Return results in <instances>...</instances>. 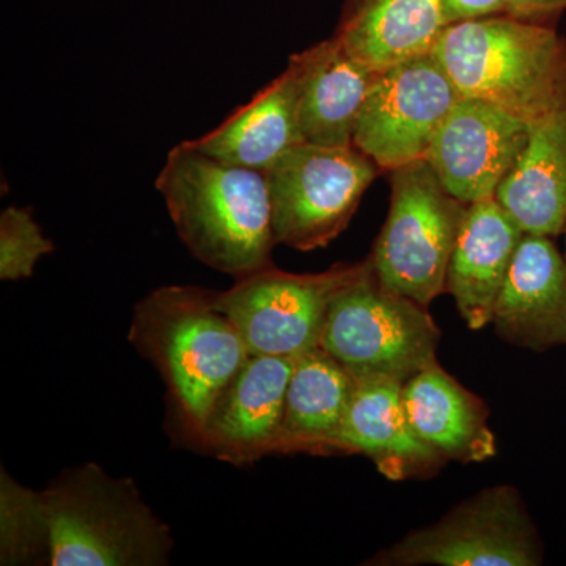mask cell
Returning <instances> with one entry per match:
<instances>
[{"mask_svg": "<svg viewBox=\"0 0 566 566\" xmlns=\"http://www.w3.org/2000/svg\"><path fill=\"white\" fill-rule=\"evenodd\" d=\"M155 185L199 262L233 279L273 266L277 243L264 172L219 161L182 140L167 153Z\"/></svg>", "mask_w": 566, "mask_h": 566, "instance_id": "obj_1", "label": "cell"}, {"mask_svg": "<svg viewBox=\"0 0 566 566\" xmlns=\"http://www.w3.org/2000/svg\"><path fill=\"white\" fill-rule=\"evenodd\" d=\"M461 96L534 123L566 98V39L556 25L488 14L450 22L434 44Z\"/></svg>", "mask_w": 566, "mask_h": 566, "instance_id": "obj_2", "label": "cell"}, {"mask_svg": "<svg viewBox=\"0 0 566 566\" xmlns=\"http://www.w3.org/2000/svg\"><path fill=\"white\" fill-rule=\"evenodd\" d=\"M129 340L159 368L197 441L216 401L251 356L240 331L216 305V292L191 285L161 286L139 301Z\"/></svg>", "mask_w": 566, "mask_h": 566, "instance_id": "obj_3", "label": "cell"}, {"mask_svg": "<svg viewBox=\"0 0 566 566\" xmlns=\"http://www.w3.org/2000/svg\"><path fill=\"white\" fill-rule=\"evenodd\" d=\"M46 565L161 566L174 549L170 528L132 480L87 463L41 491Z\"/></svg>", "mask_w": 566, "mask_h": 566, "instance_id": "obj_4", "label": "cell"}, {"mask_svg": "<svg viewBox=\"0 0 566 566\" xmlns=\"http://www.w3.org/2000/svg\"><path fill=\"white\" fill-rule=\"evenodd\" d=\"M427 308L386 289L364 260L334 297L319 346L354 378L406 382L438 363L441 329Z\"/></svg>", "mask_w": 566, "mask_h": 566, "instance_id": "obj_5", "label": "cell"}, {"mask_svg": "<svg viewBox=\"0 0 566 566\" xmlns=\"http://www.w3.org/2000/svg\"><path fill=\"white\" fill-rule=\"evenodd\" d=\"M390 208L368 256L378 281L428 307L447 271L469 205L447 191L424 159L390 172Z\"/></svg>", "mask_w": 566, "mask_h": 566, "instance_id": "obj_6", "label": "cell"}, {"mask_svg": "<svg viewBox=\"0 0 566 566\" xmlns=\"http://www.w3.org/2000/svg\"><path fill=\"white\" fill-rule=\"evenodd\" d=\"M379 172L354 145H294L264 172L275 243L303 252L333 243Z\"/></svg>", "mask_w": 566, "mask_h": 566, "instance_id": "obj_7", "label": "cell"}, {"mask_svg": "<svg viewBox=\"0 0 566 566\" xmlns=\"http://www.w3.org/2000/svg\"><path fill=\"white\" fill-rule=\"evenodd\" d=\"M543 545L520 491L495 485L465 499L431 526L376 554L381 566H538Z\"/></svg>", "mask_w": 566, "mask_h": 566, "instance_id": "obj_8", "label": "cell"}, {"mask_svg": "<svg viewBox=\"0 0 566 566\" xmlns=\"http://www.w3.org/2000/svg\"><path fill=\"white\" fill-rule=\"evenodd\" d=\"M363 262L323 273L293 274L274 266L234 279L216 292V305L232 319L251 356L297 357L322 344L327 312Z\"/></svg>", "mask_w": 566, "mask_h": 566, "instance_id": "obj_9", "label": "cell"}, {"mask_svg": "<svg viewBox=\"0 0 566 566\" xmlns=\"http://www.w3.org/2000/svg\"><path fill=\"white\" fill-rule=\"evenodd\" d=\"M460 98L433 52L394 63L376 74L353 145L387 172L424 159Z\"/></svg>", "mask_w": 566, "mask_h": 566, "instance_id": "obj_10", "label": "cell"}, {"mask_svg": "<svg viewBox=\"0 0 566 566\" xmlns=\"http://www.w3.org/2000/svg\"><path fill=\"white\" fill-rule=\"evenodd\" d=\"M531 123L482 99L461 96L436 133L424 161L465 205L495 197L526 148Z\"/></svg>", "mask_w": 566, "mask_h": 566, "instance_id": "obj_11", "label": "cell"}, {"mask_svg": "<svg viewBox=\"0 0 566 566\" xmlns=\"http://www.w3.org/2000/svg\"><path fill=\"white\" fill-rule=\"evenodd\" d=\"M294 360L296 357L249 356L216 401L200 444L232 463L275 453Z\"/></svg>", "mask_w": 566, "mask_h": 566, "instance_id": "obj_12", "label": "cell"}, {"mask_svg": "<svg viewBox=\"0 0 566 566\" xmlns=\"http://www.w3.org/2000/svg\"><path fill=\"white\" fill-rule=\"evenodd\" d=\"M491 323L502 340L520 348L566 346V259L553 238L524 233Z\"/></svg>", "mask_w": 566, "mask_h": 566, "instance_id": "obj_13", "label": "cell"}, {"mask_svg": "<svg viewBox=\"0 0 566 566\" xmlns=\"http://www.w3.org/2000/svg\"><path fill=\"white\" fill-rule=\"evenodd\" d=\"M403 385L390 378H356L338 450L363 453L392 482L433 475L444 458L424 444L409 422Z\"/></svg>", "mask_w": 566, "mask_h": 566, "instance_id": "obj_14", "label": "cell"}, {"mask_svg": "<svg viewBox=\"0 0 566 566\" xmlns=\"http://www.w3.org/2000/svg\"><path fill=\"white\" fill-rule=\"evenodd\" d=\"M297 76L300 128L307 144L353 145L354 129L378 71L346 50L337 36L290 57Z\"/></svg>", "mask_w": 566, "mask_h": 566, "instance_id": "obj_15", "label": "cell"}, {"mask_svg": "<svg viewBox=\"0 0 566 566\" xmlns=\"http://www.w3.org/2000/svg\"><path fill=\"white\" fill-rule=\"evenodd\" d=\"M523 237L495 197L469 205L446 283V293L455 300L469 329H483L493 319L495 301Z\"/></svg>", "mask_w": 566, "mask_h": 566, "instance_id": "obj_16", "label": "cell"}, {"mask_svg": "<svg viewBox=\"0 0 566 566\" xmlns=\"http://www.w3.org/2000/svg\"><path fill=\"white\" fill-rule=\"evenodd\" d=\"M403 403L416 434L444 461L483 463L497 453L485 401L438 363L405 382Z\"/></svg>", "mask_w": 566, "mask_h": 566, "instance_id": "obj_17", "label": "cell"}, {"mask_svg": "<svg viewBox=\"0 0 566 566\" xmlns=\"http://www.w3.org/2000/svg\"><path fill=\"white\" fill-rule=\"evenodd\" d=\"M497 202L524 233L556 238L566 227V98L531 123L526 148Z\"/></svg>", "mask_w": 566, "mask_h": 566, "instance_id": "obj_18", "label": "cell"}, {"mask_svg": "<svg viewBox=\"0 0 566 566\" xmlns=\"http://www.w3.org/2000/svg\"><path fill=\"white\" fill-rule=\"evenodd\" d=\"M189 142L219 161L266 172L283 153L304 142L292 63L218 128Z\"/></svg>", "mask_w": 566, "mask_h": 566, "instance_id": "obj_19", "label": "cell"}, {"mask_svg": "<svg viewBox=\"0 0 566 566\" xmlns=\"http://www.w3.org/2000/svg\"><path fill=\"white\" fill-rule=\"evenodd\" d=\"M444 0H346L334 35L376 71L433 51L449 25Z\"/></svg>", "mask_w": 566, "mask_h": 566, "instance_id": "obj_20", "label": "cell"}, {"mask_svg": "<svg viewBox=\"0 0 566 566\" xmlns=\"http://www.w3.org/2000/svg\"><path fill=\"white\" fill-rule=\"evenodd\" d=\"M356 378L322 346L294 360L275 453H338Z\"/></svg>", "mask_w": 566, "mask_h": 566, "instance_id": "obj_21", "label": "cell"}, {"mask_svg": "<svg viewBox=\"0 0 566 566\" xmlns=\"http://www.w3.org/2000/svg\"><path fill=\"white\" fill-rule=\"evenodd\" d=\"M0 560L2 565L46 564L41 495L7 472L0 480Z\"/></svg>", "mask_w": 566, "mask_h": 566, "instance_id": "obj_22", "label": "cell"}, {"mask_svg": "<svg viewBox=\"0 0 566 566\" xmlns=\"http://www.w3.org/2000/svg\"><path fill=\"white\" fill-rule=\"evenodd\" d=\"M33 219L31 208L9 207L0 214V279L7 282L31 277L41 256L54 252Z\"/></svg>", "mask_w": 566, "mask_h": 566, "instance_id": "obj_23", "label": "cell"}, {"mask_svg": "<svg viewBox=\"0 0 566 566\" xmlns=\"http://www.w3.org/2000/svg\"><path fill=\"white\" fill-rule=\"evenodd\" d=\"M566 11V0H506L505 13L523 20L554 24Z\"/></svg>", "mask_w": 566, "mask_h": 566, "instance_id": "obj_24", "label": "cell"}, {"mask_svg": "<svg viewBox=\"0 0 566 566\" xmlns=\"http://www.w3.org/2000/svg\"><path fill=\"white\" fill-rule=\"evenodd\" d=\"M449 22L505 13L506 0H444Z\"/></svg>", "mask_w": 566, "mask_h": 566, "instance_id": "obj_25", "label": "cell"}, {"mask_svg": "<svg viewBox=\"0 0 566 566\" xmlns=\"http://www.w3.org/2000/svg\"><path fill=\"white\" fill-rule=\"evenodd\" d=\"M565 259H566V227H565Z\"/></svg>", "mask_w": 566, "mask_h": 566, "instance_id": "obj_26", "label": "cell"}]
</instances>
